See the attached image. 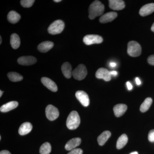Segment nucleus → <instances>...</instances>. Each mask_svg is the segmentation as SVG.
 <instances>
[{
  "label": "nucleus",
  "mask_w": 154,
  "mask_h": 154,
  "mask_svg": "<svg viewBox=\"0 0 154 154\" xmlns=\"http://www.w3.org/2000/svg\"><path fill=\"white\" fill-rule=\"evenodd\" d=\"M127 87L129 91L132 90L133 88V86L131 85V83L130 82H127L126 83Z\"/></svg>",
  "instance_id": "nucleus-32"
},
{
  "label": "nucleus",
  "mask_w": 154,
  "mask_h": 154,
  "mask_svg": "<svg viewBox=\"0 0 154 154\" xmlns=\"http://www.w3.org/2000/svg\"><path fill=\"white\" fill-rule=\"evenodd\" d=\"M82 142L80 138L77 137L72 139L68 141L65 146V148L67 151H71L79 146Z\"/></svg>",
  "instance_id": "nucleus-14"
},
{
  "label": "nucleus",
  "mask_w": 154,
  "mask_h": 154,
  "mask_svg": "<svg viewBox=\"0 0 154 154\" xmlns=\"http://www.w3.org/2000/svg\"><path fill=\"white\" fill-rule=\"evenodd\" d=\"M0 154H11L10 152L8 150H2L0 152Z\"/></svg>",
  "instance_id": "nucleus-35"
},
{
  "label": "nucleus",
  "mask_w": 154,
  "mask_h": 154,
  "mask_svg": "<svg viewBox=\"0 0 154 154\" xmlns=\"http://www.w3.org/2000/svg\"><path fill=\"white\" fill-rule=\"evenodd\" d=\"M110 66L114 67L116 66V63H110Z\"/></svg>",
  "instance_id": "nucleus-36"
},
{
  "label": "nucleus",
  "mask_w": 154,
  "mask_h": 154,
  "mask_svg": "<svg viewBox=\"0 0 154 154\" xmlns=\"http://www.w3.org/2000/svg\"><path fill=\"white\" fill-rule=\"evenodd\" d=\"M54 43L51 41H45L40 43L37 46L38 51L42 53L47 52L53 47Z\"/></svg>",
  "instance_id": "nucleus-17"
},
{
  "label": "nucleus",
  "mask_w": 154,
  "mask_h": 154,
  "mask_svg": "<svg viewBox=\"0 0 154 154\" xmlns=\"http://www.w3.org/2000/svg\"><path fill=\"white\" fill-rule=\"evenodd\" d=\"M154 12V3H150L143 6L139 11V14L142 17L148 16Z\"/></svg>",
  "instance_id": "nucleus-13"
},
{
  "label": "nucleus",
  "mask_w": 154,
  "mask_h": 154,
  "mask_svg": "<svg viewBox=\"0 0 154 154\" xmlns=\"http://www.w3.org/2000/svg\"><path fill=\"white\" fill-rule=\"evenodd\" d=\"M96 77L97 79H102L106 82H109L111 79L110 72L104 68H101L97 70L96 73Z\"/></svg>",
  "instance_id": "nucleus-9"
},
{
  "label": "nucleus",
  "mask_w": 154,
  "mask_h": 154,
  "mask_svg": "<svg viewBox=\"0 0 154 154\" xmlns=\"http://www.w3.org/2000/svg\"><path fill=\"white\" fill-rule=\"evenodd\" d=\"M83 42L87 45L100 44L103 42V38L102 36L98 35H87L83 38Z\"/></svg>",
  "instance_id": "nucleus-7"
},
{
  "label": "nucleus",
  "mask_w": 154,
  "mask_h": 154,
  "mask_svg": "<svg viewBox=\"0 0 154 154\" xmlns=\"http://www.w3.org/2000/svg\"><path fill=\"white\" fill-rule=\"evenodd\" d=\"M9 79L13 82H18L22 81L23 77L21 75L16 72H10L8 74Z\"/></svg>",
  "instance_id": "nucleus-26"
},
{
  "label": "nucleus",
  "mask_w": 154,
  "mask_h": 154,
  "mask_svg": "<svg viewBox=\"0 0 154 154\" xmlns=\"http://www.w3.org/2000/svg\"><path fill=\"white\" fill-rule=\"evenodd\" d=\"M148 140L151 142H154V129L152 130L149 132Z\"/></svg>",
  "instance_id": "nucleus-30"
},
{
  "label": "nucleus",
  "mask_w": 154,
  "mask_h": 154,
  "mask_svg": "<svg viewBox=\"0 0 154 154\" xmlns=\"http://www.w3.org/2000/svg\"><path fill=\"white\" fill-rule=\"evenodd\" d=\"M117 17V14L114 12H110L101 16L99 22L101 23H107L112 22Z\"/></svg>",
  "instance_id": "nucleus-15"
},
{
  "label": "nucleus",
  "mask_w": 154,
  "mask_h": 154,
  "mask_svg": "<svg viewBox=\"0 0 154 154\" xmlns=\"http://www.w3.org/2000/svg\"><path fill=\"white\" fill-rule=\"evenodd\" d=\"M46 117L50 121L55 120L59 116V112L57 107L51 105H48L45 109Z\"/></svg>",
  "instance_id": "nucleus-6"
},
{
  "label": "nucleus",
  "mask_w": 154,
  "mask_h": 154,
  "mask_svg": "<svg viewBox=\"0 0 154 154\" xmlns=\"http://www.w3.org/2000/svg\"><path fill=\"white\" fill-rule=\"evenodd\" d=\"M113 110L116 116L120 117L126 112L127 110V106L125 104H117L113 107Z\"/></svg>",
  "instance_id": "nucleus-16"
},
{
  "label": "nucleus",
  "mask_w": 154,
  "mask_h": 154,
  "mask_svg": "<svg viewBox=\"0 0 154 154\" xmlns=\"http://www.w3.org/2000/svg\"><path fill=\"white\" fill-rule=\"evenodd\" d=\"M105 11V6L99 1H95L90 5L89 8V17L91 19H95L101 16Z\"/></svg>",
  "instance_id": "nucleus-1"
},
{
  "label": "nucleus",
  "mask_w": 154,
  "mask_h": 154,
  "mask_svg": "<svg viewBox=\"0 0 154 154\" xmlns=\"http://www.w3.org/2000/svg\"><path fill=\"white\" fill-rule=\"evenodd\" d=\"M81 119L79 113L72 111L69 114L66 120V126L70 130H75L80 125Z\"/></svg>",
  "instance_id": "nucleus-2"
},
{
  "label": "nucleus",
  "mask_w": 154,
  "mask_h": 154,
  "mask_svg": "<svg viewBox=\"0 0 154 154\" xmlns=\"http://www.w3.org/2000/svg\"><path fill=\"white\" fill-rule=\"evenodd\" d=\"M111 132L108 131H104L97 138L98 143L100 146H103L111 136Z\"/></svg>",
  "instance_id": "nucleus-21"
},
{
  "label": "nucleus",
  "mask_w": 154,
  "mask_h": 154,
  "mask_svg": "<svg viewBox=\"0 0 154 154\" xmlns=\"http://www.w3.org/2000/svg\"><path fill=\"white\" fill-rule=\"evenodd\" d=\"M33 126L29 122H25L21 125L19 129V134L21 135H25L29 133L32 130Z\"/></svg>",
  "instance_id": "nucleus-18"
},
{
  "label": "nucleus",
  "mask_w": 154,
  "mask_h": 154,
  "mask_svg": "<svg viewBox=\"0 0 154 154\" xmlns=\"http://www.w3.org/2000/svg\"><path fill=\"white\" fill-rule=\"evenodd\" d=\"M128 141V138L125 134H123L119 138L116 143V148L118 149L123 148L126 145Z\"/></svg>",
  "instance_id": "nucleus-24"
},
{
  "label": "nucleus",
  "mask_w": 154,
  "mask_h": 154,
  "mask_svg": "<svg viewBox=\"0 0 154 154\" xmlns=\"http://www.w3.org/2000/svg\"><path fill=\"white\" fill-rule=\"evenodd\" d=\"M34 2V0H22L20 3L21 5L24 8H29L32 7Z\"/></svg>",
  "instance_id": "nucleus-28"
},
{
  "label": "nucleus",
  "mask_w": 154,
  "mask_h": 154,
  "mask_svg": "<svg viewBox=\"0 0 154 154\" xmlns=\"http://www.w3.org/2000/svg\"><path fill=\"white\" fill-rule=\"evenodd\" d=\"M21 19V16L15 11H11L8 15V20L12 24H16Z\"/></svg>",
  "instance_id": "nucleus-22"
},
{
  "label": "nucleus",
  "mask_w": 154,
  "mask_h": 154,
  "mask_svg": "<svg viewBox=\"0 0 154 154\" xmlns=\"http://www.w3.org/2000/svg\"><path fill=\"white\" fill-rule=\"evenodd\" d=\"M147 60L149 64L154 66V54L149 56Z\"/></svg>",
  "instance_id": "nucleus-31"
},
{
  "label": "nucleus",
  "mask_w": 154,
  "mask_h": 154,
  "mask_svg": "<svg viewBox=\"0 0 154 154\" xmlns=\"http://www.w3.org/2000/svg\"><path fill=\"white\" fill-rule=\"evenodd\" d=\"M61 0H54V2H61Z\"/></svg>",
  "instance_id": "nucleus-38"
},
{
  "label": "nucleus",
  "mask_w": 154,
  "mask_h": 154,
  "mask_svg": "<svg viewBox=\"0 0 154 154\" xmlns=\"http://www.w3.org/2000/svg\"><path fill=\"white\" fill-rule=\"evenodd\" d=\"M141 47L137 42L131 41L128 44L127 52L128 55L132 57L139 56L141 54Z\"/></svg>",
  "instance_id": "nucleus-3"
},
{
  "label": "nucleus",
  "mask_w": 154,
  "mask_h": 154,
  "mask_svg": "<svg viewBox=\"0 0 154 154\" xmlns=\"http://www.w3.org/2000/svg\"><path fill=\"white\" fill-rule=\"evenodd\" d=\"M10 42L11 46L14 49L19 48L20 45L21 41L19 35L16 33H13L11 35Z\"/></svg>",
  "instance_id": "nucleus-23"
},
{
  "label": "nucleus",
  "mask_w": 154,
  "mask_h": 154,
  "mask_svg": "<svg viewBox=\"0 0 154 154\" xmlns=\"http://www.w3.org/2000/svg\"><path fill=\"white\" fill-rule=\"evenodd\" d=\"M42 83L48 89L52 92L57 91V87L54 82L47 77H42L41 79Z\"/></svg>",
  "instance_id": "nucleus-11"
},
{
  "label": "nucleus",
  "mask_w": 154,
  "mask_h": 154,
  "mask_svg": "<svg viewBox=\"0 0 154 154\" xmlns=\"http://www.w3.org/2000/svg\"><path fill=\"white\" fill-rule=\"evenodd\" d=\"M67 154H83V150L81 149H75Z\"/></svg>",
  "instance_id": "nucleus-29"
},
{
  "label": "nucleus",
  "mask_w": 154,
  "mask_h": 154,
  "mask_svg": "<svg viewBox=\"0 0 154 154\" xmlns=\"http://www.w3.org/2000/svg\"><path fill=\"white\" fill-rule=\"evenodd\" d=\"M37 61V60L34 57L31 56H22L18 59V63L19 64L24 66H30L34 64Z\"/></svg>",
  "instance_id": "nucleus-10"
},
{
  "label": "nucleus",
  "mask_w": 154,
  "mask_h": 154,
  "mask_svg": "<svg viewBox=\"0 0 154 154\" xmlns=\"http://www.w3.org/2000/svg\"><path fill=\"white\" fill-rule=\"evenodd\" d=\"M110 74L111 76H116L117 74H118V72L116 71H110Z\"/></svg>",
  "instance_id": "nucleus-33"
},
{
  "label": "nucleus",
  "mask_w": 154,
  "mask_h": 154,
  "mask_svg": "<svg viewBox=\"0 0 154 154\" xmlns=\"http://www.w3.org/2000/svg\"><path fill=\"white\" fill-rule=\"evenodd\" d=\"M3 91H0V97H2V94H3Z\"/></svg>",
  "instance_id": "nucleus-39"
},
{
  "label": "nucleus",
  "mask_w": 154,
  "mask_h": 154,
  "mask_svg": "<svg viewBox=\"0 0 154 154\" xmlns=\"http://www.w3.org/2000/svg\"><path fill=\"white\" fill-rule=\"evenodd\" d=\"M151 30L152 31L154 32V23L153 24V25H152L151 27Z\"/></svg>",
  "instance_id": "nucleus-37"
},
{
  "label": "nucleus",
  "mask_w": 154,
  "mask_h": 154,
  "mask_svg": "<svg viewBox=\"0 0 154 154\" xmlns=\"http://www.w3.org/2000/svg\"><path fill=\"white\" fill-rule=\"evenodd\" d=\"M77 99L85 107H88L90 104V99L86 92L82 91H77L75 93Z\"/></svg>",
  "instance_id": "nucleus-8"
},
{
  "label": "nucleus",
  "mask_w": 154,
  "mask_h": 154,
  "mask_svg": "<svg viewBox=\"0 0 154 154\" xmlns=\"http://www.w3.org/2000/svg\"><path fill=\"white\" fill-rule=\"evenodd\" d=\"M135 81L136 82L137 85H140L141 84L140 80V79H139L138 77H137V78H136Z\"/></svg>",
  "instance_id": "nucleus-34"
},
{
  "label": "nucleus",
  "mask_w": 154,
  "mask_h": 154,
  "mask_svg": "<svg viewBox=\"0 0 154 154\" xmlns=\"http://www.w3.org/2000/svg\"><path fill=\"white\" fill-rule=\"evenodd\" d=\"M130 154H138V152H133L131 153Z\"/></svg>",
  "instance_id": "nucleus-40"
},
{
  "label": "nucleus",
  "mask_w": 154,
  "mask_h": 154,
  "mask_svg": "<svg viewBox=\"0 0 154 154\" xmlns=\"http://www.w3.org/2000/svg\"><path fill=\"white\" fill-rule=\"evenodd\" d=\"M2 36H0V44H2Z\"/></svg>",
  "instance_id": "nucleus-41"
},
{
  "label": "nucleus",
  "mask_w": 154,
  "mask_h": 154,
  "mask_svg": "<svg viewBox=\"0 0 154 154\" xmlns=\"http://www.w3.org/2000/svg\"><path fill=\"white\" fill-rule=\"evenodd\" d=\"M61 70L63 74L66 79L71 78L72 75V68L70 64L68 62L64 63L61 66Z\"/></svg>",
  "instance_id": "nucleus-20"
},
{
  "label": "nucleus",
  "mask_w": 154,
  "mask_h": 154,
  "mask_svg": "<svg viewBox=\"0 0 154 154\" xmlns=\"http://www.w3.org/2000/svg\"><path fill=\"white\" fill-rule=\"evenodd\" d=\"M51 150V147L50 144L48 142H45L42 145L39 149L40 154H49Z\"/></svg>",
  "instance_id": "nucleus-27"
},
{
  "label": "nucleus",
  "mask_w": 154,
  "mask_h": 154,
  "mask_svg": "<svg viewBox=\"0 0 154 154\" xmlns=\"http://www.w3.org/2000/svg\"><path fill=\"white\" fill-rule=\"evenodd\" d=\"M152 103V98H149V97L146 98L145 100L140 105V110L141 112L144 113V112L147 111L150 106H151Z\"/></svg>",
  "instance_id": "nucleus-25"
},
{
  "label": "nucleus",
  "mask_w": 154,
  "mask_h": 154,
  "mask_svg": "<svg viewBox=\"0 0 154 154\" xmlns=\"http://www.w3.org/2000/svg\"><path fill=\"white\" fill-rule=\"evenodd\" d=\"M18 105H19V103L17 101H11L1 106L0 110L1 112H4V113L9 112L17 108Z\"/></svg>",
  "instance_id": "nucleus-19"
},
{
  "label": "nucleus",
  "mask_w": 154,
  "mask_h": 154,
  "mask_svg": "<svg viewBox=\"0 0 154 154\" xmlns=\"http://www.w3.org/2000/svg\"><path fill=\"white\" fill-rule=\"evenodd\" d=\"M64 27V23L62 20H56L49 25L48 31L52 35L59 34L63 31Z\"/></svg>",
  "instance_id": "nucleus-4"
},
{
  "label": "nucleus",
  "mask_w": 154,
  "mask_h": 154,
  "mask_svg": "<svg viewBox=\"0 0 154 154\" xmlns=\"http://www.w3.org/2000/svg\"><path fill=\"white\" fill-rule=\"evenodd\" d=\"M88 74L86 66L82 64L79 65L72 71V76L76 80L81 81L85 79Z\"/></svg>",
  "instance_id": "nucleus-5"
},
{
  "label": "nucleus",
  "mask_w": 154,
  "mask_h": 154,
  "mask_svg": "<svg viewBox=\"0 0 154 154\" xmlns=\"http://www.w3.org/2000/svg\"><path fill=\"white\" fill-rule=\"evenodd\" d=\"M109 5L110 9L114 11H121L125 8L124 1L122 0H109Z\"/></svg>",
  "instance_id": "nucleus-12"
}]
</instances>
